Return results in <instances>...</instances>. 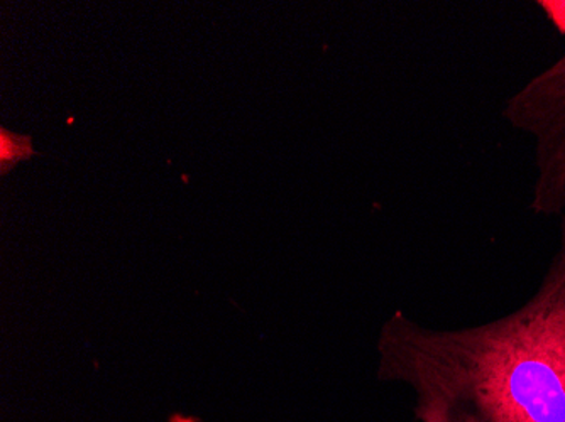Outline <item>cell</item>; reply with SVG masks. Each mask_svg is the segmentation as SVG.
<instances>
[{
	"mask_svg": "<svg viewBox=\"0 0 565 422\" xmlns=\"http://www.w3.org/2000/svg\"><path fill=\"white\" fill-rule=\"evenodd\" d=\"M377 355V379L412 389L418 422H565V214L522 306L465 328H430L395 311Z\"/></svg>",
	"mask_w": 565,
	"mask_h": 422,
	"instance_id": "6da1fadb",
	"label": "cell"
},
{
	"mask_svg": "<svg viewBox=\"0 0 565 422\" xmlns=\"http://www.w3.org/2000/svg\"><path fill=\"white\" fill-rule=\"evenodd\" d=\"M504 122L532 141L529 209L539 217L565 214V50L504 101Z\"/></svg>",
	"mask_w": 565,
	"mask_h": 422,
	"instance_id": "7a4b0ae2",
	"label": "cell"
},
{
	"mask_svg": "<svg viewBox=\"0 0 565 422\" xmlns=\"http://www.w3.org/2000/svg\"><path fill=\"white\" fill-rule=\"evenodd\" d=\"M36 155L33 139L30 136L15 134L2 127L0 129V174H8L21 161H28Z\"/></svg>",
	"mask_w": 565,
	"mask_h": 422,
	"instance_id": "3957f363",
	"label": "cell"
},
{
	"mask_svg": "<svg viewBox=\"0 0 565 422\" xmlns=\"http://www.w3.org/2000/svg\"><path fill=\"white\" fill-rule=\"evenodd\" d=\"M536 6L554 25V30L565 37V0H539Z\"/></svg>",
	"mask_w": 565,
	"mask_h": 422,
	"instance_id": "277c9868",
	"label": "cell"
},
{
	"mask_svg": "<svg viewBox=\"0 0 565 422\" xmlns=\"http://www.w3.org/2000/svg\"><path fill=\"white\" fill-rule=\"evenodd\" d=\"M170 422H202V421H199V419H195V418H189V415L174 414V415H171Z\"/></svg>",
	"mask_w": 565,
	"mask_h": 422,
	"instance_id": "5b68a950",
	"label": "cell"
}]
</instances>
